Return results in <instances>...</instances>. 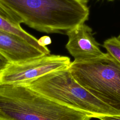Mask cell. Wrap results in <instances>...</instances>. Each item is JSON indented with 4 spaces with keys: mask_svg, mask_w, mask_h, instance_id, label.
Here are the masks:
<instances>
[{
    "mask_svg": "<svg viewBox=\"0 0 120 120\" xmlns=\"http://www.w3.org/2000/svg\"><path fill=\"white\" fill-rule=\"evenodd\" d=\"M29 27L46 33L67 31L88 19V0H0Z\"/></svg>",
    "mask_w": 120,
    "mask_h": 120,
    "instance_id": "1",
    "label": "cell"
},
{
    "mask_svg": "<svg viewBox=\"0 0 120 120\" xmlns=\"http://www.w3.org/2000/svg\"><path fill=\"white\" fill-rule=\"evenodd\" d=\"M24 84H0V120H90Z\"/></svg>",
    "mask_w": 120,
    "mask_h": 120,
    "instance_id": "2",
    "label": "cell"
},
{
    "mask_svg": "<svg viewBox=\"0 0 120 120\" xmlns=\"http://www.w3.org/2000/svg\"><path fill=\"white\" fill-rule=\"evenodd\" d=\"M48 98L82 111L91 118L120 116V112L104 104L79 84L68 68L53 71L22 84Z\"/></svg>",
    "mask_w": 120,
    "mask_h": 120,
    "instance_id": "3",
    "label": "cell"
},
{
    "mask_svg": "<svg viewBox=\"0 0 120 120\" xmlns=\"http://www.w3.org/2000/svg\"><path fill=\"white\" fill-rule=\"evenodd\" d=\"M68 69L79 84L120 112V65L109 54L74 60Z\"/></svg>",
    "mask_w": 120,
    "mask_h": 120,
    "instance_id": "4",
    "label": "cell"
},
{
    "mask_svg": "<svg viewBox=\"0 0 120 120\" xmlns=\"http://www.w3.org/2000/svg\"><path fill=\"white\" fill-rule=\"evenodd\" d=\"M68 57L48 54L26 61L11 63L0 73V84H22L51 72L69 68Z\"/></svg>",
    "mask_w": 120,
    "mask_h": 120,
    "instance_id": "5",
    "label": "cell"
},
{
    "mask_svg": "<svg viewBox=\"0 0 120 120\" xmlns=\"http://www.w3.org/2000/svg\"><path fill=\"white\" fill-rule=\"evenodd\" d=\"M92 32V29L84 23L66 32L68 38L66 48L75 60L95 58L104 53Z\"/></svg>",
    "mask_w": 120,
    "mask_h": 120,
    "instance_id": "6",
    "label": "cell"
},
{
    "mask_svg": "<svg viewBox=\"0 0 120 120\" xmlns=\"http://www.w3.org/2000/svg\"><path fill=\"white\" fill-rule=\"evenodd\" d=\"M0 53L11 63L22 62L46 55L22 38L1 30Z\"/></svg>",
    "mask_w": 120,
    "mask_h": 120,
    "instance_id": "7",
    "label": "cell"
},
{
    "mask_svg": "<svg viewBox=\"0 0 120 120\" xmlns=\"http://www.w3.org/2000/svg\"><path fill=\"white\" fill-rule=\"evenodd\" d=\"M0 30L16 35L39 49L45 54H50V51L46 46L39 45L38 39L23 30L20 25L15 24L0 16Z\"/></svg>",
    "mask_w": 120,
    "mask_h": 120,
    "instance_id": "8",
    "label": "cell"
},
{
    "mask_svg": "<svg viewBox=\"0 0 120 120\" xmlns=\"http://www.w3.org/2000/svg\"><path fill=\"white\" fill-rule=\"evenodd\" d=\"M103 45L106 52L120 65V39L112 37L105 40Z\"/></svg>",
    "mask_w": 120,
    "mask_h": 120,
    "instance_id": "9",
    "label": "cell"
},
{
    "mask_svg": "<svg viewBox=\"0 0 120 120\" xmlns=\"http://www.w3.org/2000/svg\"><path fill=\"white\" fill-rule=\"evenodd\" d=\"M0 16L11 22L17 25H20V24L22 23L21 19L0 1Z\"/></svg>",
    "mask_w": 120,
    "mask_h": 120,
    "instance_id": "10",
    "label": "cell"
},
{
    "mask_svg": "<svg viewBox=\"0 0 120 120\" xmlns=\"http://www.w3.org/2000/svg\"><path fill=\"white\" fill-rule=\"evenodd\" d=\"M9 60L0 53V73L9 63Z\"/></svg>",
    "mask_w": 120,
    "mask_h": 120,
    "instance_id": "11",
    "label": "cell"
},
{
    "mask_svg": "<svg viewBox=\"0 0 120 120\" xmlns=\"http://www.w3.org/2000/svg\"><path fill=\"white\" fill-rule=\"evenodd\" d=\"M51 39L48 36H44L38 39V42L40 45L42 46H46V45L51 43Z\"/></svg>",
    "mask_w": 120,
    "mask_h": 120,
    "instance_id": "12",
    "label": "cell"
},
{
    "mask_svg": "<svg viewBox=\"0 0 120 120\" xmlns=\"http://www.w3.org/2000/svg\"><path fill=\"white\" fill-rule=\"evenodd\" d=\"M98 119L100 120H120V116H104Z\"/></svg>",
    "mask_w": 120,
    "mask_h": 120,
    "instance_id": "13",
    "label": "cell"
},
{
    "mask_svg": "<svg viewBox=\"0 0 120 120\" xmlns=\"http://www.w3.org/2000/svg\"><path fill=\"white\" fill-rule=\"evenodd\" d=\"M118 38H120V35H119V37H118Z\"/></svg>",
    "mask_w": 120,
    "mask_h": 120,
    "instance_id": "14",
    "label": "cell"
},
{
    "mask_svg": "<svg viewBox=\"0 0 120 120\" xmlns=\"http://www.w3.org/2000/svg\"><path fill=\"white\" fill-rule=\"evenodd\" d=\"M109 0V1H112V0Z\"/></svg>",
    "mask_w": 120,
    "mask_h": 120,
    "instance_id": "15",
    "label": "cell"
}]
</instances>
